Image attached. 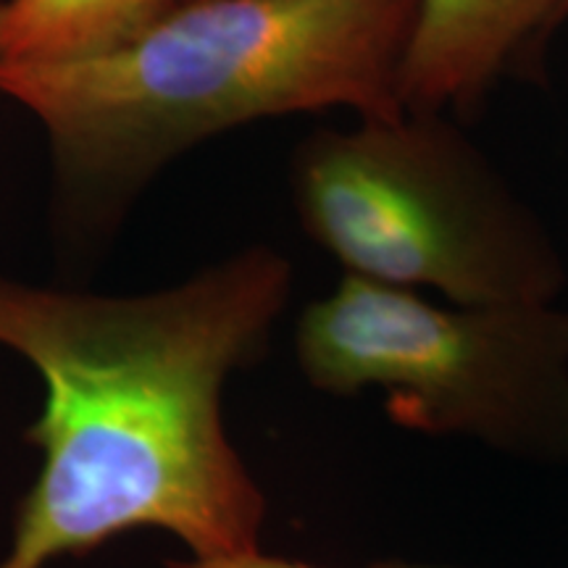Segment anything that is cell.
Masks as SVG:
<instances>
[{
	"instance_id": "cell-1",
	"label": "cell",
	"mask_w": 568,
	"mask_h": 568,
	"mask_svg": "<svg viewBox=\"0 0 568 568\" xmlns=\"http://www.w3.org/2000/svg\"><path fill=\"white\" fill-rule=\"evenodd\" d=\"M293 282L268 245L138 295L0 274V347L45 389L24 435L38 477L0 568H48L142 529L190 560L264 548L268 500L226 432L224 387L266 355Z\"/></svg>"
},
{
	"instance_id": "cell-2",
	"label": "cell",
	"mask_w": 568,
	"mask_h": 568,
	"mask_svg": "<svg viewBox=\"0 0 568 568\" xmlns=\"http://www.w3.org/2000/svg\"><path fill=\"white\" fill-rule=\"evenodd\" d=\"M418 0H180L126 45L0 67L42 126L63 193L105 213L205 140L295 113H403Z\"/></svg>"
},
{
	"instance_id": "cell-3",
	"label": "cell",
	"mask_w": 568,
	"mask_h": 568,
	"mask_svg": "<svg viewBox=\"0 0 568 568\" xmlns=\"http://www.w3.org/2000/svg\"><path fill=\"white\" fill-rule=\"evenodd\" d=\"M290 193L311 243L361 280L450 303H552L566 290L548 226L445 113L308 134Z\"/></svg>"
},
{
	"instance_id": "cell-4",
	"label": "cell",
	"mask_w": 568,
	"mask_h": 568,
	"mask_svg": "<svg viewBox=\"0 0 568 568\" xmlns=\"http://www.w3.org/2000/svg\"><path fill=\"white\" fill-rule=\"evenodd\" d=\"M295 358L318 393H385L400 429L568 464V308L558 301L435 303L345 274L303 308Z\"/></svg>"
},
{
	"instance_id": "cell-5",
	"label": "cell",
	"mask_w": 568,
	"mask_h": 568,
	"mask_svg": "<svg viewBox=\"0 0 568 568\" xmlns=\"http://www.w3.org/2000/svg\"><path fill=\"white\" fill-rule=\"evenodd\" d=\"M564 0H418L400 98L406 111H471Z\"/></svg>"
},
{
	"instance_id": "cell-6",
	"label": "cell",
	"mask_w": 568,
	"mask_h": 568,
	"mask_svg": "<svg viewBox=\"0 0 568 568\" xmlns=\"http://www.w3.org/2000/svg\"><path fill=\"white\" fill-rule=\"evenodd\" d=\"M180 0H0V67L95 59L126 45Z\"/></svg>"
},
{
	"instance_id": "cell-7",
	"label": "cell",
	"mask_w": 568,
	"mask_h": 568,
	"mask_svg": "<svg viewBox=\"0 0 568 568\" xmlns=\"http://www.w3.org/2000/svg\"><path fill=\"white\" fill-rule=\"evenodd\" d=\"M176 568H322L314 564H305L297 558H284L266 552L264 548L245 552V556H232V558H209V560H184L176 564ZM366 568H453V566H429V564H408V560H376V564Z\"/></svg>"
},
{
	"instance_id": "cell-8",
	"label": "cell",
	"mask_w": 568,
	"mask_h": 568,
	"mask_svg": "<svg viewBox=\"0 0 568 568\" xmlns=\"http://www.w3.org/2000/svg\"><path fill=\"white\" fill-rule=\"evenodd\" d=\"M564 17H568V0H564Z\"/></svg>"
}]
</instances>
